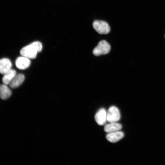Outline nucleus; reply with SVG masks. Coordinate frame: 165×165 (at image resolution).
<instances>
[{"label": "nucleus", "instance_id": "nucleus-1", "mask_svg": "<svg viewBox=\"0 0 165 165\" xmlns=\"http://www.w3.org/2000/svg\"><path fill=\"white\" fill-rule=\"evenodd\" d=\"M42 43L36 41L23 47L20 53L22 56L29 59H34L36 57L37 53L42 50Z\"/></svg>", "mask_w": 165, "mask_h": 165}, {"label": "nucleus", "instance_id": "nucleus-2", "mask_svg": "<svg viewBox=\"0 0 165 165\" xmlns=\"http://www.w3.org/2000/svg\"><path fill=\"white\" fill-rule=\"evenodd\" d=\"M111 47L109 44L105 40L100 41L97 46L93 50V54L96 56L105 54L110 51Z\"/></svg>", "mask_w": 165, "mask_h": 165}, {"label": "nucleus", "instance_id": "nucleus-3", "mask_svg": "<svg viewBox=\"0 0 165 165\" xmlns=\"http://www.w3.org/2000/svg\"><path fill=\"white\" fill-rule=\"evenodd\" d=\"M93 26L94 29L100 34H107L110 30L108 24L104 21L95 20L93 23Z\"/></svg>", "mask_w": 165, "mask_h": 165}, {"label": "nucleus", "instance_id": "nucleus-4", "mask_svg": "<svg viewBox=\"0 0 165 165\" xmlns=\"http://www.w3.org/2000/svg\"><path fill=\"white\" fill-rule=\"evenodd\" d=\"M120 118L119 111L115 106H111L107 112V120L110 123L116 122Z\"/></svg>", "mask_w": 165, "mask_h": 165}, {"label": "nucleus", "instance_id": "nucleus-5", "mask_svg": "<svg viewBox=\"0 0 165 165\" xmlns=\"http://www.w3.org/2000/svg\"><path fill=\"white\" fill-rule=\"evenodd\" d=\"M95 119L97 123L100 125L105 124L107 120V112L104 108L100 109L96 113Z\"/></svg>", "mask_w": 165, "mask_h": 165}, {"label": "nucleus", "instance_id": "nucleus-6", "mask_svg": "<svg viewBox=\"0 0 165 165\" xmlns=\"http://www.w3.org/2000/svg\"><path fill=\"white\" fill-rule=\"evenodd\" d=\"M31 61L29 58L22 56L18 57L15 61V64L18 69L24 70L30 65Z\"/></svg>", "mask_w": 165, "mask_h": 165}, {"label": "nucleus", "instance_id": "nucleus-7", "mask_svg": "<svg viewBox=\"0 0 165 165\" xmlns=\"http://www.w3.org/2000/svg\"><path fill=\"white\" fill-rule=\"evenodd\" d=\"M124 135L123 132L116 131L109 133L107 134L106 138L108 141L111 142L115 143L122 139Z\"/></svg>", "mask_w": 165, "mask_h": 165}, {"label": "nucleus", "instance_id": "nucleus-8", "mask_svg": "<svg viewBox=\"0 0 165 165\" xmlns=\"http://www.w3.org/2000/svg\"><path fill=\"white\" fill-rule=\"evenodd\" d=\"M12 64L10 61L7 58L0 59V73L4 74L11 69Z\"/></svg>", "mask_w": 165, "mask_h": 165}, {"label": "nucleus", "instance_id": "nucleus-9", "mask_svg": "<svg viewBox=\"0 0 165 165\" xmlns=\"http://www.w3.org/2000/svg\"><path fill=\"white\" fill-rule=\"evenodd\" d=\"M24 79V75L19 74L15 76L9 84L11 88H16L19 86L23 82Z\"/></svg>", "mask_w": 165, "mask_h": 165}, {"label": "nucleus", "instance_id": "nucleus-10", "mask_svg": "<svg viewBox=\"0 0 165 165\" xmlns=\"http://www.w3.org/2000/svg\"><path fill=\"white\" fill-rule=\"evenodd\" d=\"M2 81L6 85L9 84L10 82L16 75V71L10 69L4 74Z\"/></svg>", "mask_w": 165, "mask_h": 165}, {"label": "nucleus", "instance_id": "nucleus-11", "mask_svg": "<svg viewBox=\"0 0 165 165\" xmlns=\"http://www.w3.org/2000/svg\"><path fill=\"white\" fill-rule=\"evenodd\" d=\"M12 94V92L6 85L2 84L0 86V97L3 100L9 98Z\"/></svg>", "mask_w": 165, "mask_h": 165}, {"label": "nucleus", "instance_id": "nucleus-12", "mask_svg": "<svg viewBox=\"0 0 165 165\" xmlns=\"http://www.w3.org/2000/svg\"><path fill=\"white\" fill-rule=\"evenodd\" d=\"M122 127L121 125L116 122H112L106 124L104 127L105 131L110 133L120 130Z\"/></svg>", "mask_w": 165, "mask_h": 165}]
</instances>
